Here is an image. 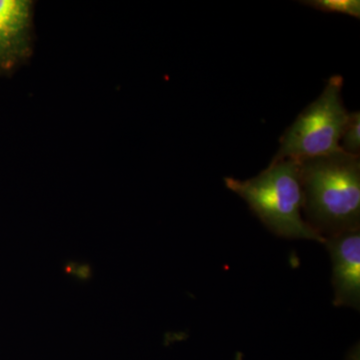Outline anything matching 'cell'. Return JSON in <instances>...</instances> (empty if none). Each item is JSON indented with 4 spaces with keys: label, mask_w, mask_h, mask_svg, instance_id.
Listing matches in <instances>:
<instances>
[{
    "label": "cell",
    "mask_w": 360,
    "mask_h": 360,
    "mask_svg": "<svg viewBox=\"0 0 360 360\" xmlns=\"http://www.w3.org/2000/svg\"><path fill=\"white\" fill-rule=\"evenodd\" d=\"M305 221L326 240L360 229V158L341 149L297 160Z\"/></svg>",
    "instance_id": "1"
},
{
    "label": "cell",
    "mask_w": 360,
    "mask_h": 360,
    "mask_svg": "<svg viewBox=\"0 0 360 360\" xmlns=\"http://www.w3.org/2000/svg\"><path fill=\"white\" fill-rule=\"evenodd\" d=\"M224 184L277 236L326 243L302 217L303 194L297 160L271 161L269 167L252 179L225 177Z\"/></svg>",
    "instance_id": "2"
},
{
    "label": "cell",
    "mask_w": 360,
    "mask_h": 360,
    "mask_svg": "<svg viewBox=\"0 0 360 360\" xmlns=\"http://www.w3.org/2000/svg\"><path fill=\"white\" fill-rule=\"evenodd\" d=\"M343 78H329L321 96L296 117L281 137L271 161L302 160L341 150L340 141L349 112L343 104Z\"/></svg>",
    "instance_id": "3"
},
{
    "label": "cell",
    "mask_w": 360,
    "mask_h": 360,
    "mask_svg": "<svg viewBox=\"0 0 360 360\" xmlns=\"http://www.w3.org/2000/svg\"><path fill=\"white\" fill-rule=\"evenodd\" d=\"M333 264V303L360 309V229L326 239Z\"/></svg>",
    "instance_id": "4"
},
{
    "label": "cell",
    "mask_w": 360,
    "mask_h": 360,
    "mask_svg": "<svg viewBox=\"0 0 360 360\" xmlns=\"http://www.w3.org/2000/svg\"><path fill=\"white\" fill-rule=\"evenodd\" d=\"M32 2L0 0V70H9L30 49Z\"/></svg>",
    "instance_id": "5"
},
{
    "label": "cell",
    "mask_w": 360,
    "mask_h": 360,
    "mask_svg": "<svg viewBox=\"0 0 360 360\" xmlns=\"http://www.w3.org/2000/svg\"><path fill=\"white\" fill-rule=\"evenodd\" d=\"M302 4L322 13L347 14L360 18L359 0H307Z\"/></svg>",
    "instance_id": "6"
},
{
    "label": "cell",
    "mask_w": 360,
    "mask_h": 360,
    "mask_svg": "<svg viewBox=\"0 0 360 360\" xmlns=\"http://www.w3.org/2000/svg\"><path fill=\"white\" fill-rule=\"evenodd\" d=\"M342 149L348 155L359 156L360 153V113L359 111L349 112L342 137Z\"/></svg>",
    "instance_id": "7"
}]
</instances>
